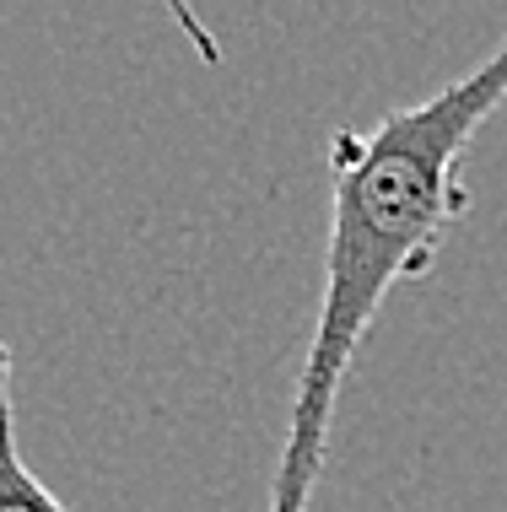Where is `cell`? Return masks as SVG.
I'll return each mask as SVG.
<instances>
[{"label":"cell","instance_id":"7a4b0ae2","mask_svg":"<svg viewBox=\"0 0 507 512\" xmlns=\"http://www.w3.org/2000/svg\"><path fill=\"white\" fill-rule=\"evenodd\" d=\"M0 512H71L44 480L27 469L17 448V410H11V351L0 340Z\"/></svg>","mask_w":507,"mask_h":512},{"label":"cell","instance_id":"6da1fadb","mask_svg":"<svg viewBox=\"0 0 507 512\" xmlns=\"http://www.w3.org/2000/svg\"><path fill=\"white\" fill-rule=\"evenodd\" d=\"M497 108H507V44L432 98L394 108L367 130L346 124L330 135L324 292L303 356V378H297L292 410H286L270 512L313 507L346 372L362 351L367 329L378 324L389 292L400 281H421L437 265L448 232L470 211V189H464L459 168L470 141Z\"/></svg>","mask_w":507,"mask_h":512}]
</instances>
